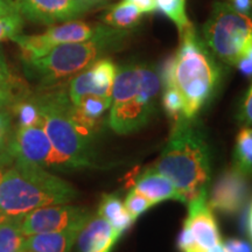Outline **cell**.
Masks as SVG:
<instances>
[{
	"label": "cell",
	"mask_w": 252,
	"mask_h": 252,
	"mask_svg": "<svg viewBox=\"0 0 252 252\" xmlns=\"http://www.w3.org/2000/svg\"><path fill=\"white\" fill-rule=\"evenodd\" d=\"M20 252H27V251H25V250H21Z\"/></svg>",
	"instance_id": "obj_45"
},
{
	"label": "cell",
	"mask_w": 252,
	"mask_h": 252,
	"mask_svg": "<svg viewBox=\"0 0 252 252\" xmlns=\"http://www.w3.org/2000/svg\"><path fill=\"white\" fill-rule=\"evenodd\" d=\"M97 214L108 220L121 237L134 223V220L126 210L124 202L115 194L103 195Z\"/></svg>",
	"instance_id": "obj_18"
},
{
	"label": "cell",
	"mask_w": 252,
	"mask_h": 252,
	"mask_svg": "<svg viewBox=\"0 0 252 252\" xmlns=\"http://www.w3.org/2000/svg\"><path fill=\"white\" fill-rule=\"evenodd\" d=\"M12 115L17 118L18 126L20 127H30L41 124V112L39 104L33 94L26 98L18 100L11 106Z\"/></svg>",
	"instance_id": "obj_23"
},
{
	"label": "cell",
	"mask_w": 252,
	"mask_h": 252,
	"mask_svg": "<svg viewBox=\"0 0 252 252\" xmlns=\"http://www.w3.org/2000/svg\"><path fill=\"white\" fill-rule=\"evenodd\" d=\"M97 27L98 25H91L81 20H70L54 25L40 34H19L12 41L20 48L21 60L30 61L42 58L58 46L90 39L96 33Z\"/></svg>",
	"instance_id": "obj_8"
},
{
	"label": "cell",
	"mask_w": 252,
	"mask_h": 252,
	"mask_svg": "<svg viewBox=\"0 0 252 252\" xmlns=\"http://www.w3.org/2000/svg\"><path fill=\"white\" fill-rule=\"evenodd\" d=\"M143 13L133 4L122 0L118 4L111 6L103 15V24L118 30L132 31L139 25Z\"/></svg>",
	"instance_id": "obj_20"
},
{
	"label": "cell",
	"mask_w": 252,
	"mask_h": 252,
	"mask_svg": "<svg viewBox=\"0 0 252 252\" xmlns=\"http://www.w3.org/2000/svg\"><path fill=\"white\" fill-rule=\"evenodd\" d=\"M162 108L168 117L174 121L184 118V99L179 91L172 87L165 88L162 94Z\"/></svg>",
	"instance_id": "obj_27"
},
{
	"label": "cell",
	"mask_w": 252,
	"mask_h": 252,
	"mask_svg": "<svg viewBox=\"0 0 252 252\" xmlns=\"http://www.w3.org/2000/svg\"><path fill=\"white\" fill-rule=\"evenodd\" d=\"M7 216L8 215H4V214H0V223L1 222H4V220L7 219Z\"/></svg>",
	"instance_id": "obj_42"
},
{
	"label": "cell",
	"mask_w": 252,
	"mask_h": 252,
	"mask_svg": "<svg viewBox=\"0 0 252 252\" xmlns=\"http://www.w3.org/2000/svg\"><path fill=\"white\" fill-rule=\"evenodd\" d=\"M6 146L14 158L35 163L43 168L64 167L53 149V145L42 124L30 127L18 126L12 137H8Z\"/></svg>",
	"instance_id": "obj_10"
},
{
	"label": "cell",
	"mask_w": 252,
	"mask_h": 252,
	"mask_svg": "<svg viewBox=\"0 0 252 252\" xmlns=\"http://www.w3.org/2000/svg\"><path fill=\"white\" fill-rule=\"evenodd\" d=\"M112 249H104L102 251H98V252H111Z\"/></svg>",
	"instance_id": "obj_43"
},
{
	"label": "cell",
	"mask_w": 252,
	"mask_h": 252,
	"mask_svg": "<svg viewBox=\"0 0 252 252\" xmlns=\"http://www.w3.org/2000/svg\"><path fill=\"white\" fill-rule=\"evenodd\" d=\"M188 252H203V251H201V250H191V251H188Z\"/></svg>",
	"instance_id": "obj_44"
},
{
	"label": "cell",
	"mask_w": 252,
	"mask_h": 252,
	"mask_svg": "<svg viewBox=\"0 0 252 252\" xmlns=\"http://www.w3.org/2000/svg\"><path fill=\"white\" fill-rule=\"evenodd\" d=\"M153 168L174 184L184 203L207 188L212 172L209 146L194 119L175 121L168 143Z\"/></svg>",
	"instance_id": "obj_3"
},
{
	"label": "cell",
	"mask_w": 252,
	"mask_h": 252,
	"mask_svg": "<svg viewBox=\"0 0 252 252\" xmlns=\"http://www.w3.org/2000/svg\"><path fill=\"white\" fill-rule=\"evenodd\" d=\"M12 117L13 115H12L11 109L0 110V128L9 132L12 125Z\"/></svg>",
	"instance_id": "obj_34"
},
{
	"label": "cell",
	"mask_w": 252,
	"mask_h": 252,
	"mask_svg": "<svg viewBox=\"0 0 252 252\" xmlns=\"http://www.w3.org/2000/svg\"><path fill=\"white\" fill-rule=\"evenodd\" d=\"M203 41L220 61L235 65L252 34V18L236 11L230 2L216 1L203 25Z\"/></svg>",
	"instance_id": "obj_6"
},
{
	"label": "cell",
	"mask_w": 252,
	"mask_h": 252,
	"mask_svg": "<svg viewBox=\"0 0 252 252\" xmlns=\"http://www.w3.org/2000/svg\"><path fill=\"white\" fill-rule=\"evenodd\" d=\"M187 0H157L158 11L166 15L178 27L179 33L191 25L186 13Z\"/></svg>",
	"instance_id": "obj_24"
},
{
	"label": "cell",
	"mask_w": 252,
	"mask_h": 252,
	"mask_svg": "<svg viewBox=\"0 0 252 252\" xmlns=\"http://www.w3.org/2000/svg\"><path fill=\"white\" fill-rule=\"evenodd\" d=\"M176 53L159 70L163 88L172 87L184 99V118L195 119L197 113L215 96L222 81V68L216 61L194 25L180 33Z\"/></svg>",
	"instance_id": "obj_1"
},
{
	"label": "cell",
	"mask_w": 252,
	"mask_h": 252,
	"mask_svg": "<svg viewBox=\"0 0 252 252\" xmlns=\"http://www.w3.org/2000/svg\"><path fill=\"white\" fill-rule=\"evenodd\" d=\"M77 195L68 181L15 158L0 180V214L25 215L37 208L70 203Z\"/></svg>",
	"instance_id": "obj_4"
},
{
	"label": "cell",
	"mask_w": 252,
	"mask_h": 252,
	"mask_svg": "<svg viewBox=\"0 0 252 252\" xmlns=\"http://www.w3.org/2000/svg\"><path fill=\"white\" fill-rule=\"evenodd\" d=\"M235 166L247 176H252V126L242 128L237 135L234 152Z\"/></svg>",
	"instance_id": "obj_22"
},
{
	"label": "cell",
	"mask_w": 252,
	"mask_h": 252,
	"mask_svg": "<svg viewBox=\"0 0 252 252\" xmlns=\"http://www.w3.org/2000/svg\"><path fill=\"white\" fill-rule=\"evenodd\" d=\"M83 1L86 2V4H87L88 6H89V7H91V6L99 4V2L104 1V0H83Z\"/></svg>",
	"instance_id": "obj_41"
},
{
	"label": "cell",
	"mask_w": 252,
	"mask_h": 252,
	"mask_svg": "<svg viewBox=\"0 0 252 252\" xmlns=\"http://www.w3.org/2000/svg\"><path fill=\"white\" fill-rule=\"evenodd\" d=\"M133 4L143 14H151L158 11L157 0H126Z\"/></svg>",
	"instance_id": "obj_31"
},
{
	"label": "cell",
	"mask_w": 252,
	"mask_h": 252,
	"mask_svg": "<svg viewBox=\"0 0 252 252\" xmlns=\"http://www.w3.org/2000/svg\"><path fill=\"white\" fill-rule=\"evenodd\" d=\"M184 224L190 230L198 250L207 251L222 243L216 219L208 204L207 188L188 202V216Z\"/></svg>",
	"instance_id": "obj_14"
},
{
	"label": "cell",
	"mask_w": 252,
	"mask_h": 252,
	"mask_svg": "<svg viewBox=\"0 0 252 252\" xmlns=\"http://www.w3.org/2000/svg\"><path fill=\"white\" fill-rule=\"evenodd\" d=\"M11 106H12V104L9 103L4 96H1V94H0V110L11 109Z\"/></svg>",
	"instance_id": "obj_38"
},
{
	"label": "cell",
	"mask_w": 252,
	"mask_h": 252,
	"mask_svg": "<svg viewBox=\"0 0 252 252\" xmlns=\"http://www.w3.org/2000/svg\"><path fill=\"white\" fill-rule=\"evenodd\" d=\"M80 229L27 236L23 250L27 252H71Z\"/></svg>",
	"instance_id": "obj_17"
},
{
	"label": "cell",
	"mask_w": 252,
	"mask_h": 252,
	"mask_svg": "<svg viewBox=\"0 0 252 252\" xmlns=\"http://www.w3.org/2000/svg\"><path fill=\"white\" fill-rule=\"evenodd\" d=\"M178 248H179V250L182 252L198 250L196 247V243H195V239L193 237V235H191L190 230L188 229V226L186 224H184V228H182L180 235H179Z\"/></svg>",
	"instance_id": "obj_29"
},
{
	"label": "cell",
	"mask_w": 252,
	"mask_h": 252,
	"mask_svg": "<svg viewBox=\"0 0 252 252\" xmlns=\"http://www.w3.org/2000/svg\"><path fill=\"white\" fill-rule=\"evenodd\" d=\"M232 7L241 13L251 15L252 13V0H230Z\"/></svg>",
	"instance_id": "obj_33"
},
{
	"label": "cell",
	"mask_w": 252,
	"mask_h": 252,
	"mask_svg": "<svg viewBox=\"0 0 252 252\" xmlns=\"http://www.w3.org/2000/svg\"><path fill=\"white\" fill-rule=\"evenodd\" d=\"M8 137H9V132L0 128V147L5 146L6 143H7Z\"/></svg>",
	"instance_id": "obj_37"
},
{
	"label": "cell",
	"mask_w": 252,
	"mask_h": 252,
	"mask_svg": "<svg viewBox=\"0 0 252 252\" xmlns=\"http://www.w3.org/2000/svg\"><path fill=\"white\" fill-rule=\"evenodd\" d=\"M154 204L167 200H178L184 202V197L176 189L174 184L167 176L156 169H147L135 179L134 187Z\"/></svg>",
	"instance_id": "obj_16"
},
{
	"label": "cell",
	"mask_w": 252,
	"mask_h": 252,
	"mask_svg": "<svg viewBox=\"0 0 252 252\" xmlns=\"http://www.w3.org/2000/svg\"><path fill=\"white\" fill-rule=\"evenodd\" d=\"M15 11H19L15 0H0V15L12 13Z\"/></svg>",
	"instance_id": "obj_35"
},
{
	"label": "cell",
	"mask_w": 252,
	"mask_h": 252,
	"mask_svg": "<svg viewBox=\"0 0 252 252\" xmlns=\"http://www.w3.org/2000/svg\"><path fill=\"white\" fill-rule=\"evenodd\" d=\"M33 94L39 104L41 124L63 166L65 168L93 167V135L81 128L72 118L74 105L68 90L55 86L39 89Z\"/></svg>",
	"instance_id": "obj_5"
},
{
	"label": "cell",
	"mask_w": 252,
	"mask_h": 252,
	"mask_svg": "<svg viewBox=\"0 0 252 252\" xmlns=\"http://www.w3.org/2000/svg\"><path fill=\"white\" fill-rule=\"evenodd\" d=\"M226 252H252V245L244 239L228 238L223 242Z\"/></svg>",
	"instance_id": "obj_30"
},
{
	"label": "cell",
	"mask_w": 252,
	"mask_h": 252,
	"mask_svg": "<svg viewBox=\"0 0 252 252\" xmlns=\"http://www.w3.org/2000/svg\"><path fill=\"white\" fill-rule=\"evenodd\" d=\"M124 204L126 210L134 220L143 215L144 213H146L150 208L156 206L149 197L145 196L143 193H140L135 188H132L128 191V194L126 195Z\"/></svg>",
	"instance_id": "obj_26"
},
{
	"label": "cell",
	"mask_w": 252,
	"mask_h": 252,
	"mask_svg": "<svg viewBox=\"0 0 252 252\" xmlns=\"http://www.w3.org/2000/svg\"><path fill=\"white\" fill-rule=\"evenodd\" d=\"M91 216L87 208L71 204H54L32 210L24 215L21 231L24 236L45 232L81 229Z\"/></svg>",
	"instance_id": "obj_9"
},
{
	"label": "cell",
	"mask_w": 252,
	"mask_h": 252,
	"mask_svg": "<svg viewBox=\"0 0 252 252\" xmlns=\"http://www.w3.org/2000/svg\"><path fill=\"white\" fill-rule=\"evenodd\" d=\"M14 159V156L9 152L6 145L0 147V180H1V176L6 172V169L13 163Z\"/></svg>",
	"instance_id": "obj_32"
},
{
	"label": "cell",
	"mask_w": 252,
	"mask_h": 252,
	"mask_svg": "<svg viewBox=\"0 0 252 252\" xmlns=\"http://www.w3.org/2000/svg\"><path fill=\"white\" fill-rule=\"evenodd\" d=\"M203 252H226V250L224 249V247H223V243H220L215 245V247L210 248L209 250L203 251Z\"/></svg>",
	"instance_id": "obj_39"
},
{
	"label": "cell",
	"mask_w": 252,
	"mask_h": 252,
	"mask_svg": "<svg viewBox=\"0 0 252 252\" xmlns=\"http://www.w3.org/2000/svg\"><path fill=\"white\" fill-rule=\"evenodd\" d=\"M31 94L32 91L27 82L12 71L4 52L0 48V94L13 105L18 100L26 98Z\"/></svg>",
	"instance_id": "obj_19"
},
{
	"label": "cell",
	"mask_w": 252,
	"mask_h": 252,
	"mask_svg": "<svg viewBox=\"0 0 252 252\" xmlns=\"http://www.w3.org/2000/svg\"><path fill=\"white\" fill-rule=\"evenodd\" d=\"M131 35L132 31L98 25L90 39L58 46L42 58L23 61L24 72L39 89L59 86L97 60L124 48Z\"/></svg>",
	"instance_id": "obj_2"
},
{
	"label": "cell",
	"mask_w": 252,
	"mask_h": 252,
	"mask_svg": "<svg viewBox=\"0 0 252 252\" xmlns=\"http://www.w3.org/2000/svg\"><path fill=\"white\" fill-rule=\"evenodd\" d=\"M25 20L54 26L75 20L90 7L83 0H15Z\"/></svg>",
	"instance_id": "obj_12"
},
{
	"label": "cell",
	"mask_w": 252,
	"mask_h": 252,
	"mask_svg": "<svg viewBox=\"0 0 252 252\" xmlns=\"http://www.w3.org/2000/svg\"><path fill=\"white\" fill-rule=\"evenodd\" d=\"M25 19L20 12L0 15V42L5 40H13L19 34H23Z\"/></svg>",
	"instance_id": "obj_25"
},
{
	"label": "cell",
	"mask_w": 252,
	"mask_h": 252,
	"mask_svg": "<svg viewBox=\"0 0 252 252\" xmlns=\"http://www.w3.org/2000/svg\"><path fill=\"white\" fill-rule=\"evenodd\" d=\"M242 56H243V58H248V59L252 60V34L249 36L247 42H245L244 48H243V50H242L241 58Z\"/></svg>",
	"instance_id": "obj_36"
},
{
	"label": "cell",
	"mask_w": 252,
	"mask_h": 252,
	"mask_svg": "<svg viewBox=\"0 0 252 252\" xmlns=\"http://www.w3.org/2000/svg\"><path fill=\"white\" fill-rule=\"evenodd\" d=\"M250 196V186L247 175L236 167L225 169L217 179L208 196L212 210L223 215L234 216L247 204Z\"/></svg>",
	"instance_id": "obj_11"
},
{
	"label": "cell",
	"mask_w": 252,
	"mask_h": 252,
	"mask_svg": "<svg viewBox=\"0 0 252 252\" xmlns=\"http://www.w3.org/2000/svg\"><path fill=\"white\" fill-rule=\"evenodd\" d=\"M159 70L154 65L140 64V86L137 94L122 103H112L109 125L117 134H131L149 124L157 111L161 89Z\"/></svg>",
	"instance_id": "obj_7"
},
{
	"label": "cell",
	"mask_w": 252,
	"mask_h": 252,
	"mask_svg": "<svg viewBox=\"0 0 252 252\" xmlns=\"http://www.w3.org/2000/svg\"><path fill=\"white\" fill-rule=\"evenodd\" d=\"M248 228H249V235L252 239V204L250 207V213H249V223H248Z\"/></svg>",
	"instance_id": "obj_40"
},
{
	"label": "cell",
	"mask_w": 252,
	"mask_h": 252,
	"mask_svg": "<svg viewBox=\"0 0 252 252\" xmlns=\"http://www.w3.org/2000/svg\"><path fill=\"white\" fill-rule=\"evenodd\" d=\"M24 215H8L0 223V252H20L26 236L21 231Z\"/></svg>",
	"instance_id": "obj_21"
},
{
	"label": "cell",
	"mask_w": 252,
	"mask_h": 252,
	"mask_svg": "<svg viewBox=\"0 0 252 252\" xmlns=\"http://www.w3.org/2000/svg\"><path fill=\"white\" fill-rule=\"evenodd\" d=\"M121 238L112 225L98 214L90 216L78 231L74 247L76 252H98L112 249Z\"/></svg>",
	"instance_id": "obj_15"
},
{
	"label": "cell",
	"mask_w": 252,
	"mask_h": 252,
	"mask_svg": "<svg viewBox=\"0 0 252 252\" xmlns=\"http://www.w3.org/2000/svg\"><path fill=\"white\" fill-rule=\"evenodd\" d=\"M238 119L245 126H252V86L245 94L238 111Z\"/></svg>",
	"instance_id": "obj_28"
},
{
	"label": "cell",
	"mask_w": 252,
	"mask_h": 252,
	"mask_svg": "<svg viewBox=\"0 0 252 252\" xmlns=\"http://www.w3.org/2000/svg\"><path fill=\"white\" fill-rule=\"evenodd\" d=\"M117 65L111 59L102 58L75 75L69 82L68 94L72 105L87 94L111 97Z\"/></svg>",
	"instance_id": "obj_13"
}]
</instances>
